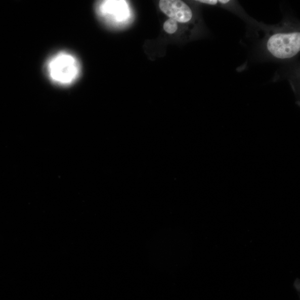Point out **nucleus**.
Masks as SVG:
<instances>
[{"label": "nucleus", "instance_id": "obj_3", "mask_svg": "<svg viewBox=\"0 0 300 300\" xmlns=\"http://www.w3.org/2000/svg\"><path fill=\"white\" fill-rule=\"evenodd\" d=\"M159 7L162 12L178 23L187 24L193 18V13L185 3L180 0H161Z\"/></svg>", "mask_w": 300, "mask_h": 300}, {"label": "nucleus", "instance_id": "obj_2", "mask_svg": "<svg viewBox=\"0 0 300 300\" xmlns=\"http://www.w3.org/2000/svg\"><path fill=\"white\" fill-rule=\"evenodd\" d=\"M266 48L275 59H291L300 52V32L290 28L277 30L268 35Z\"/></svg>", "mask_w": 300, "mask_h": 300}, {"label": "nucleus", "instance_id": "obj_1", "mask_svg": "<svg viewBox=\"0 0 300 300\" xmlns=\"http://www.w3.org/2000/svg\"><path fill=\"white\" fill-rule=\"evenodd\" d=\"M45 69L50 81L62 87H69L80 74V64L69 52L57 53L48 59Z\"/></svg>", "mask_w": 300, "mask_h": 300}, {"label": "nucleus", "instance_id": "obj_5", "mask_svg": "<svg viewBox=\"0 0 300 300\" xmlns=\"http://www.w3.org/2000/svg\"><path fill=\"white\" fill-rule=\"evenodd\" d=\"M202 4H207L210 5L216 6L217 5H227L230 3V1H224V0H200L197 1Z\"/></svg>", "mask_w": 300, "mask_h": 300}, {"label": "nucleus", "instance_id": "obj_4", "mask_svg": "<svg viewBox=\"0 0 300 300\" xmlns=\"http://www.w3.org/2000/svg\"><path fill=\"white\" fill-rule=\"evenodd\" d=\"M178 22L172 19H168L163 24L164 30L169 34L176 32L178 30Z\"/></svg>", "mask_w": 300, "mask_h": 300}]
</instances>
